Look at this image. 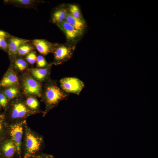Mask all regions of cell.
Returning <instances> with one entry per match:
<instances>
[{
  "label": "cell",
  "mask_w": 158,
  "mask_h": 158,
  "mask_svg": "<svg viewBox=\"0 0 158 158\" xmlns=\"http://www.w3.org/2000/svg\"><path fill=\"white\" fill-rule=\"evenodd\" d=\"M8 104V100L3 92L0 90V105L5 110H6Z\"/></svg>",
  "instance_id": "22"
},
{
  "label": "cell",
  "mask_w": 158,
  "mask_h": 158,
  "mask_svg": "<svg viewBox=\"0 0 158 158\" xmlns=\"http://www.w3.org/2000/svg\"><path fill=\"white\" fill-rule=\"evenodd\" d=\"M68 11V7L62 6L56 8L51 16L52 22L56 24L65 21Z\"/></svg>",
  "instance_id": "12"
},
{
  "label": "cell",
  "mask_w": 158,
  "mask_h": 158,
  "mask_svg": "<svg viewBox=\"0 0 158 158\" xmlns=\"http://www.w3.org/2000/svg\"><path fill=\"white\" fill-rule=\"evenodd\" d=\"M9 107L7 114H5L8 123L22 121L30 115L37 113L30 109L25 102L21 101L12 103Z\"/></svg>",
  "instance_id": "3"
},
{
  "label": "cell",
  "mask_w": 158,
  "mask_h": 158,
  "mask_svg": "<svg viewBox=\"0 0 158 158\" xmlns=\"http://www.w3.org/2000/svg\"><path fill=\"white\" fill-rule=\"evenodd\" d=\"M0 49L4 51H8V44L5 39L0 38Z\"/></svg>",
  "instance_id": "26"
},
{
  "label": "cell",
  "mask_w": 158,
  "mask_h": 158,
  "mask_svg": "<svg viewBox=\"0 0 158 158\" xmlns=\"http://www.w3.org/2000/svg\"><path fill=\"white\" fill-rule=\"evenodd\" d=\"M10 37V35L8 33L0 30V38H3L6 40V39L9 38Z\"/></svg>",
  "instance_id": "28"
},
{
  "label": "cell",
  "mask_w": 158,
  "mask_h": 158,
  "mask_svg": "<svg viewBox=\"0 0 158 158\" xmlns=\"http://www.w3.org/2000/svg\"><path fill=\"white\" fill-rule=\"evenodd\" d=\"M68 7L69 13L73 18L81 22L85 23L78 6L74 4H71L68 5Z\"/></svg>",
  "instance_id": "18"
},
{
  "label": "cell",
  "mask_w": 158,
  "mask_h": 158,
  "mask_svg": "<svg viewBox=\"0 0 158 158\" xmlns=\"http://www.w3.org/2000/svg\"><path fill=\"white\" fill-rule=\"evenodd\" d=\"M8 125L5 113L0 114V142L9 137Z\"/></svg>",
  "instance_id": "16"
},
{
  "label": "cell",
  "mask_w": 158,
  "mask_h": 158,
  "mask_svg": "<svg viewBox=\"0 0 158 158\" xmlns=\"http://www.w3.org/2000/svg\"><path fill=\"white\" fill-rule=\"evenodd\" d=\"M36 62L37 66L41 68H45L49 66L46 59L42 55L37 56Z\"/></svg>",
  "instance_id": "24"
},
{
  "label": "cell",
  "mask_w": 158,
  "mask_h": 158,
  "mask_svg": "<svg viewBox=\"0 0 158 158\" xmlns=\"http://www.w3.org/2000/svg\"><path fill=\"white\" fill-rule=\"evenodd\" d=\"M75 45L68 42L65 44H54L53 52L54 59L53 63L60 64L69 60L75 51Z\"/></svg>",
  "instance_id": "4"
},
{
  "label": "cell",
  "mask_w": 158,
  "mask_h": 158,
  "mask_svg": "<svg viewBox=\"0 0 158 158\" xmlns=\"http://www.w3.org/2000/svg\"><path fill=\"white\" fill-rule=\"evenodd\" d=\"M43 101L46 105L44 116L50 110L56 106L61 101L66 99L69 94L64 91L55 82H48L44 87Z\"/></svg>",
  "instance_id": "2"
},
{
  "label": "cell",
  "mask_w": 158,
  "mask_h": 158,
  "mask_svg": "<svg viewBox=\"0 0 158 158\" xmlns=\"http://www.w3.org/2000/svg\"><path fill=\"white\" fill-rule=\"evenodd\" d=\"M33 49V48L31 45L26 44H24L19 47L17 53L20 55H25L31 52Z\"/></svg>",
  "instance_id": "21"
},
{
  "label": "cell",
  "mask_w": 158,
  "mask_h": 158,
  "mask_svg": "<svg viewBox=\"0 0 158 158\" xmlns=\"http://www.w3.org/2000/svg\"><path fill=\"white\" fill-rule=\"evenodd\" d=\"M65 21L83 34L86 28V23H83L75 19L71 15L69 12Z\"/></svg>",
  "instance_id": "17"
},
{
  "label": "cell",
  "mask_w": 158,
  "mask_h": 158,
  "mask_svg": "<svg viewBox=\"0 0 158 158\" xmlns=\"http://www.w3.org/2000/svg\"><path fill=\"white\" fill-rule=\"evenodd\" d=\"M15 65L16 67L21 71L25 70L27 66L26 62L21 59H17L15 62Z\"/></svg>",
  "instance_id": "23"
},
{
  "label": "cell",
  "mask_w": 158,
  "mask_h": 158,
  "mask_svg": "<svg viewBox=\"0 0 158 158\" xmlns=\"http://www.w3.org/2000/svg\"><path fill=\"white\" fill-rule=\"evenodd\" d=\"M32 44L38 51L46 56L50 53H53L54 44H52L44 39H36L32 41Z\"/></svg>",
  "instance_id": "10"
},
{
  "label": "cell",
  "mask_w": 158,
  "mask_h": 158,
  "mask_svg": "<svg viewBox=\"0 0 158 158\" xmlns=\"http://www.w3.org/2000/svg\"><path fill=\"white\" fill-rule=\"evenodd\" d=\"M5 88L2 92L9 100L13 99L19 93L18 88L14 87H11Z\"/></svg>",
  "instance_id": "20"
},
{
  "label": "cell",
  "mask_w": 158,
  "mask_h": 158,
  "mask_svg": "<svg viewBox=\"0 0 158 158\" xmlns=\"http://www.w3.org/2000/svg\"><path fill=\"white\" fill-rule=\"evenodd\" d=\"M56 24L64 33L68 42L76 44L83 35L66 21Z\"/></svg>",
  "instance_id": "7"
},
{
  "label": "cell",
  "mask_w": 158,
  "mask_h": 158,
  "mask_svg": "<svg viewBox=\"0 0 158 158\" xmlns=\"http://www.w3.org/2000/svg\"><path fill=\"white\" fill-rule=\"evenodd\" d=\"M19 84L18 78L13 71L9 70L5 73L0 82V87L6 88Z\"/></svg>",
  "instance_id": "11"
},
{
  "label": "cell",
  "mask_w": 158,
  "mask_h": 158,
  "mask_svg": "<svg viewBox=\"0 0 158 158\" xmlns=\"http://www.w3.org/2000/svg\"><path fill=\"white\" fill-rule=\"evenodd\" d=\"M23 155L22 158H31L38 154L42 145V137L32 130L24 121Z\"/></svg>",
  "instance_id": "1"
},
{
  "label": "cell",
  "mask_w": 158,
  "mask_h": 158,
  "mask_svg": "<svg viewBox=\"0 0 158 158\" xmlns=\"http://www.w3.org/2000/svg\"><path fill=\"white\" fill-rule=\"evenodd\" d=\"M24 121L9 123L8 125V136L15 145L16 150V154L18 158H22V146Z\"/></svg>",
  "instance_id": "5"
},
{
  "label": "cell",
  "mask_w": 158,
  "mask_h": 158,
  "mask_svg": "<svg viewBox=\"0 0 158 158\" xmlns=\"http://www.w3.org/2000/svg\"><path fill=\"white\" fill-rule=\"evenodd\" d=\"M8 41V51L10 55L17 54L19 47L29 41L28 40L16 37H11Z\"/></svg>",
  "instance_id": "13"
},
{
  "label": "cell",
  "mask_w": 158,
  "mask_h": 158,
  "mask_svg": "<svg viewBox=\"0 0 158 158\" xmlns=\"http://www.w3.org/2000/svg\"><path fill=\"white\" fill-rule=\"evenodd\" d=\"M6 3L13 5L17 7L24 8H33L39 3V1L34 0H6Z\"/></svg>",
  "instance_id": "15"
},
{
  "label": "cell",
  "mask_w": 158,
  "mask_h": 158,
  "mask_svg": "<svg viewBox=\"0 0 158 158\" xmlns=\"http://www.w3.org/2000/svg\"><path fill=\"white\" fill-rule=\"evenodd\" d=\"M50 66L42 68H34L31 70L32 75L37 80L43 81L46 80L48 77Z\"/></svg>",
  "instance_id": "14"
},
{
  "label": "cell",
  "mask_w": 158,
  "mask_h": 158,
  "mask_svg": "<svg viewBox=\"0 0 158 158\" xmlns=\"http://www.w3.org/2000/svg\"><path fill=\"white\" fill-rule=\"evenodd\" d=\"M24 90L27 94L41 97L42 88L40 83L31 77L25 78L23 80Z\"/></svg>",
  "instance_id": "8"
},
{
  "label": "cell",
  "mask_w": 158,
  "mask_h": 158,
  "mask_svg": "<svg viewBox=\"0 0 158 158\" xmlns=\"http://www.w3.org/2000/svg\"><path fill=\"white\" fill-rule=\"evenodd\" d=\"M25 103L28 107L31 110L37 113L39 107V103L37 100L36 98L32 97L28 98Z\"/></svg>",
  "instance_id": "19"
},
{
  "label": "cell",
  "mask_w": 158,
  "mask_h": 158,
  "mask_svg": "<svg viewBox=\"0 0 158 158\" xmlns=\"http://www.w3.org/2000/svg\"><path fill=\"white\" fill-rule=\"evenodd\" d=\"M60 87L66 92L79 95L84 87V83L77 78L66 77L59 81Z\"/></svg>",
  "instance_id": "6"
},
{
  "label": "cell",
  "mask_w": 158,
  "mask_h": 158,
  "mask_svg": "<svg viewBox=\"0 0 158 158\" xmlns=\"http://www.w3.org/2000/svg\"><path fill=\"white\" fill-rule=\"evenodd\" d=\"M26 58L29 63L33 64L36 61L37 56L34 52L31 51L27 55Z\"/></svg>",
  "instance_id": "25"
},
{
  "label": "cell",
  "mask_w": 158,
  "mask_h": 158,
  "mask_svg": "<svg viewBox=\"0 0 158 158\" xmlns=\"http://www.w3.org/2000/svg\"><path fill=\"white\" fill-rule=\"evenodd\" d=\"M31 158H54L51 155L47 154H37Z\"/></svg>",
  "instance_id": "27"
},
{
  "label": "cell",
  "mask_w": 158,
  "mask_h": 158,
  "mask_svg": "<svg viewBox=\"0 0 158 158\" xmlns=\"http://www.w3.org/2000/svg\"><path fill=\"white\" fill-rule=\"evenodd\" d=\"M16 152L15 145L9 137L0 142V158H13Z\"/></svg>",
  "instance_id": "9"
},
{
  "label": "cell",
  "mask_w": 158,
  "mask_h": 158,
  "mask_svg": "<svg viewBox=\"0 0 158 158\" xmlns=\"http://www.w3.org/2000/svg\"><path fill=\"white\" fill-rule=\"evenodd\" d=\"M1 106L0 105V109H1Z\"/></svg>",
  "instance_id": "29"
}]
</instances>
